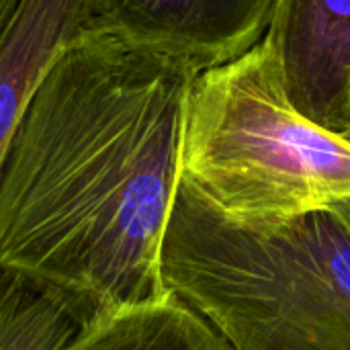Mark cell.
<instances>
[{"label":"cell","instance_id":"1","mask_svg":"<svg viewBox=\"0 0 350 350\" xmlns=\"http://www.w3.org/2000/svg\"><path fill=\"white\" fill-rule=\"evenodd\" d=\"M193 66L96 18L39 76L0 166V267L90 316L156 304Z\"/></svg>","mask_w":350,"mask_h":350},{"label":"cell","instance_id":"2","mask_svg":"<svg viewBox=\"0 0 350 350\" xmlns=\"http://www.w3.org/2000/svg\"><path fill=\"white\" fill-rule=\"evenodd\" d=\"M162 279L230 350H350V217L238 221L178 178Z\"/></svg>","mask_w":350,"mask_h":350},{"label":"cell","instance_id":"3","mask_svg":"<svg viewBox=\"0 0 350 350\" xmlns=\"http://www.w3.org/2000/svg\"><path fill=\"white\" fill-rule=\"evenodd\" d=\"M180 178L232 219L281 221L350 201V142L291 103L262 37L193 78Z\"/></svg>","mask_w":350,"mask_h":350},{"label":"cell","instance_id":"4","mask_svg":"<svg viewBox=\"0 0 350 350\" xmlns=\"http://www.w3.org/2000/svg\"><path fill=\"white\" fill-rule=\"evenodd\" d=\"M265 37L291 103L332 131L350 127V0H277Z\"/></svg>","mask_w":350,"mask_h":350},{"label":"cell","instance_id":"5","mask_svg":"<svg viewBox=\"0 0 350 350\" xmlns=\"http://www.w3.org/2000/svg\"><path fill=\"white\" fill-rule=\"evenodd\" d=\"M277 0H100L103 21L203 72L252 49Z\"/></svg>","mask_w":350,"mask_h":350},{"label":"cell","instance_id":"6","mask_svg":"<svg viewBox=\"0 0 350 350\" xmlns=\"http://www.w3.org/2000/svg\"><path fill=\"white\" fill-rule=\"evenodd\" d=\"M100 16V0H21L0 33V166L23 109L53 53Z\"/></svg>","mask_w":350,"mask_h":350},{"label":"cell","instance_id":"7","mask_svg":"<svg viewBox=\"0 0 350 350\" xmlns=\"http://www.w3.org/2000/svg\"><path fill=\"white\" fill-rule=\"evenodd\" d=\"M64 350H230L174 295L92 316Z\"/></svg>","mask_w":350,"mask_h":350},{"label":"cell","instance_id":"8","mask_svg":"<svg viewBox=\"0 0 350 350\" xmlns=\"http://www.w3.org/2000/svg\"><path fill=\"white\" fill-rule=\"evenodd\" d=\"M90 318L68 295L0 267V350H64Z\"/></svg>","mask_w":350,"mask_h":350},{"label":"cell","instance_id":"9","mask_svg":"<svg viewBox=\"0 0 350 350\" xmlns=\"http://www.w3.org/2000/svg\"><path fill=\"white\" fill-rule=\"evenodd\" d=\"M18 2H21V0H0V33H2V29L8 25V21L12 18V14H14Z\"/></svg>","mask_w":350,"mask_h":350},{"label":"cell","instance_id":"10","mask_svg":"<svg viewBox=\"0 0 350 350\" xmlns=\"http://www.w3.org/2000/svg\"><path fill=\"white\" fill-rule=\"evenodd\" d=\"M336 207H340L347 215L350 217V201H347V203H340V205H336Z\"/></svg>","mask_w":350,"mask_h":350},{"label":"cell","instance_id":"11","mask_svg":"<svg viewBox=\"0 0 350 350\" xmlns=\"http://www.w3.org/2000/svg\"><path fill=\"white\" fill-rule=\"evenodd\" d=\"M340 133H342V135H345V137L350 142V127H347V129H345V131H340Z\"/></svg>","mask_w":350,"mask_h":350}]
</instances>
